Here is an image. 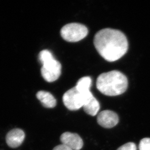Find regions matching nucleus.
Returning <instances> with one entry per match:
<instances>
[{"label":"nucleus","mask_w":150,"mask_h":150,"mask_svg":"<svg viewBox=\"0 0 150 150\" xmlns=\"http://www.w3.org/2000/svg\"><path fill=\"white\" fill-rule=\"evenodd\" d=\"M94 44L97 51L106 61L114 62L126 54L128 48L127 40L119 30L105 28L95 35Z\"/></svg>","instance_id":"nucleus-1"},{"label":"nucleus","mask_w":150,"mask_h":150,"mask_svg":"<svg viewBox=\"0 0 150 150\" xmlns=\"http://www.w3.org/2000/svg\"><path fill=\"white\" fill-rule=\"evenodd\" d=\"M96 86L104 95L109 96H117L123 93L127 88V78L119 71L105 72L98 76Z\"/></svg>","instance_id":"nucleus-2"},{"label":"nucleus","mask_w":150,"mask_h":150,"mask_svg":"<svg viewBox=\"0 0 150 150\" xmlns=\"http://www.w3.org/2000/svg\"><path fill=\"white\" fill-rule=\"evenodd\" d=\"M93 95L89 91L82 93L77 90L76 87L69 89L63 96V102L65 106L69 110H77L88 102Z\"/></svg>","instance_id":"nucleus-3"},{"label":"nucleus","mask_w":150,"mask_h":150,"mask_svg":"<svg viewBox=\"0 0 150 150\" xmlns=\"http://www.w3.org/2000/svg\"><path fill=\"white\" fill-rule=\"evenodd\" d=\"M61 37L66 41L74 42L83 40L88 34V29L83 24L71 23L61 29Z\"/></svg>","instance_id":"nucleus-4"},{"label":"nucleus","mask_w":150,"mask_h":150,"mask_svg":"<svg viewBox=\"0 0 150 150\" xmlns=\"http://www.w3.org/2000/svg\"><path fill=\"white\" fill-rule=\"evenodd\" d=\"M62 66L54 58L42 65L41 72L43 78L48 82L56 81L61 74Z\"/></svg>","instance_id":"nucleus-5"},{"label":"nucleus","mask_w":150,"mask_h":150,"mask_svg":"<svg viewBox=\"0 0 150 150\" xmlns=\"http://www.w3.org/2000/svg\"><path fill=\"white\" fill-rule=\"evenodd\" d=\"M97 120L98 124L103 127L111 128L118 123L119 118L117 114L115 112L105 110L98 114Z\"/></svg>","instance_id":"nucleus-6"},{"label":"nucleus","mask_w":150,"mask_h":150,"mask_svg":"<svg viewBox=\"0 0 150 150\" xmlns=\"http://www.w3.org/2000/svg\"><path fill=\"white\" fill-rule=\"evenodd\" d=\"M60 140L65 145L72 150H80L83 146V141L81 137L76 133L65 132L60 137Z\"/></svg>","instance_id":"nucleus-7"},{"label":"nucleus","mask_w":150,"mask_h":150,"mask_svg":"<svg viewBox=\"0 0 150 150\" xmlns=\"http://www.w3.org/2000/svg\"><path fill=\"white\" fill-rule=\"evenodd\" d=\"M25 139V133L23 131L18 128H15L10 130L6 136V142L7 145L12 148L18 147L23 143Z\"/></svg>","instance_id":"nucleus-8"},{"label":"nucleus","mask_w":150,"mask_h":150,"mask_svg":"<svg viewBox=\"0 0 150 150\" xmlns=\"http://www.w3.org/2000/svg\"><path fill=\"white\" fill-rule=\"evenodd\" d=\"M36 96L45 108H54L57 105V100L49 92L45 91H40L37 93Z\"/></svg>","instance_id":"nucleus-9"},{"label":"nucleus","mask_w":150,"mask_h":150,"mask_svg":"<svg viewBox=\"0 0 150 150\" xmlns=\"http://www.w3.org/2000/svg\"><path fill=\"white\" fill-rule=\"evenodd\" d=\"M83 108L85 112L88 115L95 116L98 113L100 106L97 100L93 96L83 105Z\"/></svg>","instance_id":"nucleus-10"},{"label":"nucleus","mask_w":150,"mask_h":150,"mask_svg":"<svg viewBox=\"0 0 150 150\" xmlns=\"http://www.w3.org/2000/svg\"><path fill=\"white\" fill-rule=\"evenodd\" d=\"M91 82L92 80L90 77H83L78 80L75 87L79 92L85 93L90 91Z\"/></svg>","instance_id":"nucleus-11"},{"label":"nucleus","mask_w":150,"mask_h":150,"mask_svg":"<svg viewBox=\"0 0 150 150\" xmlns=\"http://www.w3.org/2000/svg\"><path fill=\"white\" fill-rule=\"evenodd\" d=\"M40 62L42 65L48 62L51 60L54 59V57L50 51L47 50H44L40 52L38 56Z\"/></svg>","instance_id":"nucleus-12"},{"label":"nucleus","mask_w":150,"mask_h":150,"mask_svg":"<svg viewBox=\"0 0 150 150\" xmlns=\"http://www.w3.org/2000/svg\"><path fill=\"white\" fill-rule=\"evenodd\" d=\"M139 150H150V138L146 137L140 140L139 144Z\"/></svg>","instance_id":"nucleus-13"},{"label":"nucleus","mask_w":150,"mask_h":150,"mask_svg":"<svg viewBox=\"0 0 150 150\" xmlns=\"http://www.w3.org/2000/svg\"><path fill=\"white\" fill-rule=\"evenodd\" d=\"M117 150H137V146L133 142H128L120 146Z\"/></svg>","instance_id":"nucleus-14"},{"label":"nucleus","mask_w":150,"mask_h":150,"mask_svg":"<svg viewBox=\"0 0 150 150\" xmlns=\"http://www.w3.org/2000/svg\"><path fill=\"white\" fill-rule=\"evenodd\" d=\"M52 150H72L71 148L66 146L65 145L62 144L59 145L58 146H57L55 147Z\"/></svg>","instance_id":"nucleus-15"}]
</instances>
